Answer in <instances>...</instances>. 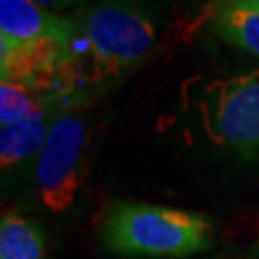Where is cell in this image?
Masks as SVG:
<instances>
[{"instance_id":"1","label":"cell","mask_w":259,"mask_h":259,"mask_svg":"<svg viewBox=\"0 0 259 259\" xmlns=\"http://www.w3.org/2000/svg\"><path fill=\"white\" fill-rule=\"evenodd\" d=\"M100 240L113 253L185 257L213 244V225L200 213L142 202H113L100 225Z\"/></svg>"},{"instance_id":"2","label":"cell","mask_w":259,"mask_h":259,"mask_svg":"<svg viewBox=\"0 0 259 259\" xmlns=\"http://www.w3.org/2000/svg\"><path fill=\"white\" fill-rule=\"evenodd\" d=\"M89 84L102 93L129 77L154 50L156 19L146 0H98L84 12Z\"/></svg>"},{"instance_id":"3","label":"cell","mask_w":259,"mask_h":259,"mask_svg":"<svg viewBox=\"0 0 259 259\" xmlns=\"http://www.w3.org/2000/svg\"><path fill=\"white\" fill-rule=\"evenodd\" d=\"M198 111L207 139L242 156L259 152V67L213 79L202 89Z\"/></svg>"},{"instance_id":"4","label":"cell","mask_w":259,"mask_h":259,"mask_svg":"<svg viewBox=\"0 0 259 259\" xmlns=\"http://www.w3.org/2000/svg\"><path fill=\"white\" fill-rule=\"evenodd\" d=\"M84 144L87 125L83 117L75 110L62 111L37 156L38 192L52 213H64L73 205L81 183Z\"/></svg>"},{"instance_id":"5","label":"cell","mask_w":259,"mask_h":259,"mask_svg":"<svg viewBox=\"0 0 259 259\" xmlns=\"http://www.w3.org/2000/svg\"><path fill=\"white\" fill-rule=\"evenodd\" d=\"M73 23L33 0H0V38L14 45L58 40L71 45Z\"/></svg>"},{"instance_id":"6","label":"cell","mask_w":259,"mask_h":259,"mask_svg":"<svg viewBox=\"0 0 259 259\" xmlns=\"http://www.w3.org/2000/svg\"><path fill=\"white\" fill-rule=\"evenodd\" d=\"M62 111H45L16 125L0 127V163L4 169L38 156L50 127Z\"/></svg>"},{"instance_id":"7","label":"cell","mask_w":259,"mask_h":259,"mask_svg":"<svg viewBox=\"0 0 259 259\" xmlns=\"http://www.w3.org/2000/svg\"><path fill=\"white\" fill-rule=\"evenodd\" d=\"M215 31L225 42L259 56V0L227 4L215 18Z\"/></svg>"},{"instance_id":"8","label":"cell","mask_w":259,"mask_h":259,"mask_svg":"<svg viewBox=\"0 0 259 259\" xmlns=\"http://www.w3.org/2000/svg\"><path fill=\"white\" fill-rule=\"evenodd\" d=\"M0 259H50L37 223L16 211L4 213L0 221Z\"/></svg>"},{"instance_id":"9","label":"cell","mask_w":259,"mask_h":259,"mask_svg":"<svg viewBox=\"0 0 259 259\" xmlns=\"http://www.w3.org/2000/svg\"><path fill=\"white\" fill-rule=\"evenodd\" d=\"M35 4L42 6V8H50V10H64V8H71V4L67 0H33Z\"/></svg>"},{"instance_id":"10","label":"cell","mask_w":259,"mask_h":259,"mask_svg":"<svg viewBox=\"0 0 259 259\" xmlns=\"http://www.w3.org/2000/svg\"><path fill=\"white\" fill-rule=\"evenodd\" d=\"M71 6H77V4H83V2H87V0H67Z\"/></svg>"},{"instance_id":"11","label":"cell","mask_w":259,"mask_h":259,"mask_svg":"<svg viewBox=\"0 0 259 259\" xmlns=\"http://www.w3.org/2000/svg\"><path fill=\"white\" fill-rule=\"evenodd\" d=\"M227 2H229V4H232V2H240V0H227Z\"/></svg>"}]
</instances>
